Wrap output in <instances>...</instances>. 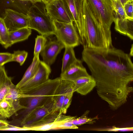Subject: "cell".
<instances>
[{
	"instance_id": "cell-20",
	"label": "cell",
	"mask_w": 133,
	"mask_h": 133,
	"mask_svg": "<svg viewBox=\"0 0 133 133\" xmlns=\"http://www.w3.org/2000/svg\"><path fill=\"white\" fill-rule=\"evenodd\" d=\"M39 54L34 56L32 62L25 71L21 80L16 85L19 88L24 84L32 78L37 71L40 60Z\"/></svg>"
},
{
	"instance_id": "cell-25",
	"label": "cell",
	"mask_w": 133,
	"mask_h": 133,
	"mask_svg": "<svg viewBox=\"0 0 133 133\" xmlns=\"http://www.w3.org/2000/svg\"><path fill=\"white\" fill-rule=\"evenodd\" d=\"M47 42V39L45 37L41 35H37L35 39L34 56L37 54H39Z\"/></svg>"
},
{
	"instance_id": "cell-8",
	"label": "cell",
	"mask_w": 133,
	"mask_h": 133,
	"mask_svg": "<svg viewBox=\"0 0 133 133\" xmlns=\"http://www.w3.org/2000/svg\"><path fill=\"white\" fill-rule=\"evenodd\" d=\"M47 13L52 20L66 23H73V20L65 0H51L45 4Z\"/></svg>"
},
{
	"instance_id": "cell-3",
	"label": "cell",
	"mask_w": 133,
	"mask_h": 133,
	"mask_svg": "<svg viewBox=\"0 0 133 133\" xmlns=\"http://www.w3.org/2000/svg\"><path fill=\"white\" fill-rule=\"evenodd\" d=\"M61 80L60 77L49 79L42 84L22 93L26 99L27 109L24 117L35 108L45 105L51 99Z\"/></svg>"
},
{
	"instance_id": "cell-34",
	"label": "cell",
	"mask_w": 133,
	"mask_h": 133,
	"mask_svg": "<svg viewBox=\"0 0 133 133\" xmlns=\"http://www.w3.org/2000/svg\"><path fill=\"white\" fill-rule=\"evenodd\" d=\"M0 122L4 123L8 125H10L9 122L6 119V118L1 116L0 115Z\"/></svg>"
},
{
	"instance_id": "cell-14",
	"label": "cell",
	"mask_w": 133,
	"mask_h": 133,
	"mask_svg": "<svg viewBox=\"0 0 133 133\" xmlns=\"http://www.w3.org/2000/svg\"><path fill=\"white\" fill-rule=\"evenodd\" d=\"M89 74L84 66L81 61L78 60L71 65L60 75L61 79L74 81L81 77Z\"/></svg>"
},
{
	"instance_id": "cell-30",
	"label": "cell",
	"mask_w": 133,
	"mask_h": 133,
	"mask_svg": "<svg viewBox=\"0 0 133 133\" xmlns=\"http://www.w3.org/2000/svg\"><path fill=\"white\" fill-rule=\"evenodd\" d=\"M13 54L9 52L0 53V67L2 66L5 64L12 62Z\"/></svg>"
},
{
	"instance_id": "cell-19",
	"label": "cell",
	"mask_w": 133,
	"mask_h": 133,
	"mask_svg": "<svg viewBox=\"0 0 133 133\" xmlns=\"http://www.w3.org/2000/svg\"><path fill=\"white\" fill-rule=\"evenodd\" d=\"M31 29L25 27L9 32L10 46L13 44L27 39L31 33Z\"/></svg>"
},
{
	"instance_id": "cell-7",
	"label": "cell",
	"mask_w": 133,
	"mask_h": 133,
	"mask_svg": "<svg viewBox=\"0 0 133 133\" xmlns=\"http://www.w3.org/2000/svg\"><path fill=\"white\" fill-rule=\"evenodd\" d=\"M114 17L115 29L119 33L133 40V21L126 18L123 6L119 1L112 0Z\"/></svg>"
},
{
	"instance_id": "cell-28",
	"label": "cell",
	"mask_w": 133,
	"mask_h": 133,
	"mask_svg": "<svg viewBox=\"0 0 133 133\" xmlns=\"http://www.w3.org/2000/svg\"><path fill=\"white\" fill-rule=\"evenodd\" d=\"M72 120L57 122L56 129H78V127L77 126L72 123Z\"/></svg>"
},
{
	"instance_id": "cell-38",
	"label": "cell",
	"mask_w": 133,
	"mask_h": 133,
	"mask_svg": "<svg viewBox=\"0 0 133 133\" xmlns=\"http://www.w3.org/2000/svg\"><path fill=\"white\" fill-rule=\"evenodd\" d=\"M51 0H41L45 4H46Z\"/></svg>"
},
{
	"instance_id": "cell-17",
	"label": "cell",
	"mask_w": 133,
	"mask_h": 133,
	"mask_svg": "<svg viewBox=\"0 0 133 133\" xmlns=\"http://www.w3.org/2000/svg\"><path fill=\"white\" fill-rule=\"evenodd\" d=\"M14 85L7 74L4 66L0 67V101L4 99Z\"/></svg>"
},
{
	"instance_id": "cell-31",
	"label": "cell",
	"mask_w": 133,
	"mask_h": 133,
	"mask_svg": "<svg viewBox=\"0 0 133 133\" xmlns=\"http://www.w3.org/2000/svg\"><path fill=\"white\" fill-rule=\"evenodd\" d=\"M57 122H55L37 127L29 128L30 130L43 131L51 129H55Z\"/></svg>"
},
{
	"instance_id": "cell-39",
	"label": "cell",
	"mask_w": 133,
	"mask_h": 133,
	"mask_svg": "<svg viewBox=\"0 0 133 133\" xmlns=\"http://www.w3.org/2000/svg\"><path fill=\"white\" fill-rule=\"evenodd\" d=\"M20 1L23 2H30L34 3L32 0H18Z\"/></svg>"
},
{
	"instance_id": "cell-24",
	"label": "cell",
	"mask_w": 133,
	"mask_h": 133,
	"mask_svg": "<svg viewBox=\"0 0 133 133\" xmlns=\"http://www.w3.org/2000/svg\"><path fill=\"white\" fill-rule=\"evenodd\" d=\"M89 111L88 110L85 111L81 117L76 118L72 121V123L75 126L85 124L87 123L93 124L96 122V120L98 118L97 116L90 118L88 117Z\"/></svg>"
},
{
	"instance_id": "cell-1",
	"label": "cell",
	"mask_w": 133,
	"mask_h": 133,
	"mask_svg": "<svg viewBox=\"0 0 133 133\" xmlns=\"http://www.w3.org/2000/svg\"><path fill=\"white\" fill-rule=\"evenodd\" d=\"M82 54L96 81L98 96L112 110L126 103L133 91V64L129 54L114 47L105 49L84 47Z\"/></svg>"
},
{
	"instance_id": "cell-6",
	"label": "cell",
	"mask_w": 133,
	"mask_h": 133,
	"mask_svg": "<svg viewBox=\"0 0 133 133\" xmlns=\"http://www.w3.org/2000/svg\"><path fill=\"white\" fill-rule=\"evenodd\" d=\"M100 19L101 24L107 31H111L114 15L112 0H86Z\"/></svg>"
},
{
	"instance_id": "cell-16",
	"label": "cell",
	"mask_w": 133,
	"mask_h": 133,
	"mask_svg": "<svg viewBox=\"0 0 133 133\" xmlns=\"http://www.w3.org/2000/svg\"><path fill=\"white\" fill-rule=\"evenodd\" d=\"M49 113L48 109L44 105L38 107L24 117L21 124L23 126L28 127Z\"/></svg>"
},
{
	"instance_id": "cell-35",
	"label": "cell",
	"mask_w": 133,
	"mask_h": 133,
	"mask_svg": "<svg viewBox=\"0 0 133 133\" xmlns=\"http://www.w3.org/2000/svg\"><path fill=\"white\" fill-rule=\"evenodd\" d=\"M115 1L119 2L122 4V5L123 6L124 4L127 2L131 0H115Z\"/></svg>"
},
{
	"instance_id": "cell-15",
	"label": "cell",
	"mask_w": 133,
	"mask_h": 133,
	"mask_svg": "<svg viewBox=\"0 0 133 133\" xmlns=\"http://www.w3.org/2000/svg\"><path fill=\"white\" fill-rule=\"evenodd\" d=\"M75 92L82 95H85L91 92L96 87V83L91 75L80 77L73 81Z\"/></svg>"
},
{
	"instance_id": "cell-18",
	"label": "cell",
	"mask_w": 133,
	"mask_h": 133,
	"mask_svg": "<svg viewBox=\"0 0 133 133\" xmlns=\"http://www.w3.org/2000/svg\"><path fill=\"white\" fill-rule=\"evenodd\" d=\"M23 98V94L14 85L9 92L5 96L4 99L8 101L14 107L17 113L19 110L24 109L27 107L21 105L20 103V99Z\"/></svg>"
},
{
	"instance_id": "cell-36",
	"label": "cell",
	"mask_w": 133,
	"mask_h": 133,
	"mask_svg": "<svg viewBox=\"0 0 133 133\" xmlns=\"http://www.w3.org/2000/svg\"><path fill=\"white\" fill-rule=\"evenodd\" d=\"M9 125H7L4 123L0 122V129L6 127Z\"/></svg>"
},
{
	"instance_id": "cell-32",
	"label": "cell",
	"mask_w": 133,
	"mask_h": 133,
	"mask_svg": "<svg viewBox=\"0 0 133 133\" xmlns=\"http://www.w3.org/2000/svg\"><path fill=\"white\" fill-rule=\"evenodd\" d=\"M30 130L29 128L23 126L19 127L9 125L7 127L0 129V131H25Z\"/></svg>"
},
{
	"instance_id": "cell-26",
	"label": "cell",
	"mask_w": 133,
	"mask_h": 133,
	"mask_svg": "<svg viewBox=\"0 0 133 133\" xmlns=\"http://www.w3.org/2000/svg\"><path fill=\"white\" fill-rule=\"evenodd\" d=\"M28 55V52L24 50L14 51L12 61L17 62L22 66L25 62Z\"/></svg>"
},
{
	"instance_id": "cell-40",
	"label": "cell",
	"mask_w": 133,
	"mask_h": 133,
	"mask_svg": "<svg viewBox=\"0 0 133 133\" xmlns=\"http://www.w3.org/2000/svg\"><path fill=\"white\" fill-rule=\"evenodd\" d=\"M34 3L42 2L41 0H32Z\"/></svg>"
},
{
	"instance_id": "cell-21",
	"label": "cell",
	"mask_w": 133,
	"mask_h": 133,
	"mask_svg": "<svg viewBox=\"0 0 133 133\" xmlns=\"http://www.w3.org/2000/svg\"><path fill=\"white\" fill-rule=\"evenodd\" d=\"M74 48L69 46L65 47V51L62 59L61 73L63 72L71 65L78 60L75 55Z\"/></svg>"
},
{
	"instance_id": "cell-29",
	"label": "cell",
	"mask_w": 133,
	"mask_h": 133,
	"mask_svg": "<svg viewBox=\"0 0 133 133\" xmlns=\"http://www.w3.org/2000/svg\"><path fill=\"white\" fill-rule=\"evenodd\" d=\"M73 94H69L66 96L60 112L61 113L64 114L66 113L68 109L71 104Z\"/></svg>"
},
{
	"instance_id": "cell-33",
	"label": "cell",
	"mask_w": 133,
	"mask_h": 133,
	"mask_svg": "<svg viewBox=\"0 0 133 133\" xmlns=\"http://www.w3.org/2000/svg\"><path fill=\"white\" fill-rule=\"evenodd\" d=\"M100 131H132L133 130V127L124 128H119L113 126L112 128L99 130Z\"/></svg>"
},
{
	"instance_id": "cell-13",
	"label": "cell",
	"mask_w": 133,
	"mask_h": 133,
	"mask_svg": "<svg viewBox=\"0 0 133 133\" xmlns=\"http://www.w3.org/2000/svg\"><path fill=\"white\" fill-rule=\"evenodd\" d=\"M64 48V45L57 39L47 42L40 53L43 61L50 66L54 62L58 54Z\"/></svg>"
},
{
	"instance_id": "cell-9",
	"label": "cell",
	"mask_w": 133,
	"mask_h": 133,
	"mask_svg": "<svg viewBox=\"0 0 133 133\" xmlns=\"http://www.w3.org/2000/svg\"><path fill=\"white\" fill-rule=\"evenodd\" d=\"M73 20V23L78 32L80 44L84 42V17L83 6L84 0H65Z\"/></svg>"
},
{
	"instance_id": "cell-2",
	"label": "cell",
	"mask_w": 133,
	"mask_h": 133,
	"mask_svg": "<svg viewBox=\"0 0 133 133\" xmlns=\"http://www.w3.org/2000/svg\"><path fill=\"white\" fill-rule=\"evenodd\" d=\"M84 17L83 48L105 49L114 46L111 32L106 30L91 12L86 0L83 6Z\"/></svg>"
},
{
	"instance_id": "cell-23",
	"label": "cell",
	"mask_w": 133,
	"mask_h": 133,
	"mask_svg": "<svg viewBox=\"0 0 133 133\" xmlns=\"http://www.w3.org/2000/svg\"><path fill=\"white\" fill-rule=\"evenodd\" d=\"M9 32L3 18L0 17V44L5 49L10 47Z\"/></svg>"
},
{
	"instance_id": "cell-11",
	"label": "cell",
	"mask_w": 133,
	"mask_h": 133,
	"mask_svg": "<svg viewBox=\"0 0 133 133\" xmlns=\"http://www.w3.org/2000/svg\"><path fill=\"white\" fill-rule=\"evenodd\" d=\"M51 72L50 66L40 61L37 71L34 76L18 89L22 93L39 86L47 81Z\"/></svg>"
},
{
	"instance_id": "cell-37",
	"label": "cell",
	"mask_w": 133,
	"mask_h": 133,
	"mask_svg": "<svg viewBox=\"0 0 133 133\" xmlns=\"http://www.w3.org/2000/svg\"><path fill=\"white\" fill-rule=\"evenodd\" d=\"M133 44H132L131 47L130 49V53L129 54L130 56H133Z\"/></svg>"
},
{
	"instance_id": "cell-5",
	"label": "cell",
	"mask_w": 133,
	"mask_h": 133,
	"mask_svg": "<svg viewBox=\"0 0 133 133\" xmlns=\"http://www.w3.org/2000/svg\"><path fill=\"white\" fill-rule=\"evenodd\" d=\"M54 35L65 46L75 47L80 44L79 36L73 22L66 23L52 20Z\"/></svg>"
},
{
	"instance_id": "cell-27",
	"label": "cell",
	"mask_w": 133,
	"mask_h": 133,
	"mask_svg": "<svg viewBox=\"0 0 133 133\" xmlns=\"http://www.w3.org/2000/svg\"><path fill=\"white\" fill-rule=\"evenodd\" d=\"M123 8L127 19L133 21V0L125 3Z\"/></svg>"
},
{
	"instance_id": "cell-10",
	"label": "cell",
	"mask_w": 133,
	"mask_h": 133,
	"mask_svg": "<svg viewBox=\"0 0 133 133\" xmlns=\"http://www.w3.org/2000/svg\"><path fill=\"white\" fill-rule=\"evenodd\" d=\"M4 12L3 18L9 32L28 27L29 18L27 14L9 8Z\"/></svg>"
},
{
	"instance_id": "cell-4",
	"label": "cell",
	"mask_w": 133,
	"mask_h": 133,
	"mask_svg": "<svg viewBox=\"0 0 133 133\" xmlns=\"http://www.w3.org/2000/svg\"><path fill=\"white\" fill-rule=\"evenodd\" d=\"M26 14L29 18L28 28L37 31L45 37L54 35L52 20L47 13L42 2L33 4Z\"/></svg>"
},
{
	"instance_id": "cell-12",
	"label": "cell",
	"mask_w": 133,
	"mask_h": 133,
	"mask_svg": "<svg viewBox=\"0 0 133 133\" xmlns=\"http://www.w3.org/2000/svg\"><path fill=\"white\" fill-rule=\"evenodd\" d=\"M74 84L71 81L61 79L51 99V112H60L62 105L66 95L75 92Z\"/></svg>"
},
{
	"instance_id": "cell-22",
	"label": "cell",
	"mask_w": 133,
	"mask_h": 133,
	"mask_svg": "<svg viewBox=\"0 0 133 133\" xmlns=\"http://www.w3.org/2000/svg\"><path fill=\"white\" fill-rule=\"evenodd\" d=\"M17 114L13 106L4 99L0 101V115L6 118H9Z\"/></svg>"
}]
</instances>
